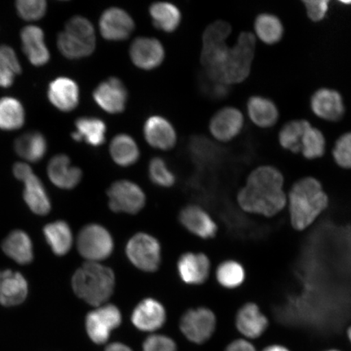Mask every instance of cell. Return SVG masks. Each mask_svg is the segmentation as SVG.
<instances>
[{"mask_svg":"<svg viewBox=\"0 0 351 351\" xmlns=\"http://www.w3.org/2000/svg\"><path fill=\"white\" fill-rule=\"evenodd\" d=\"M236 326L241 335L256 339L266 331L269 320L262 313L260 307L249 302L241 307L236 315Z\"/></svg>","mask_w":351,"mask_h":351,"instance_id":"cell-24","label":"cell"},{"mask_svg":"<svg viewBox=\"0 0 351 351\" xmlns=\"http://www.w3.org/2000/svg\"><path fill=\"white\" fill-rule=\"evenodd\" d=\"M306 8V14L314 22H319L326 19L328 11V0H313L302 2Z\"/></svg>","mask_w":351,"mask_h":351,"instance_id":"cell-46","label":"cell"},{"mask_svg":"<svg viewBox=\"0 0 351 351\" xmlns=\"http://www.w3.org/2000/svg\"><path fill=\"white\" fill-rule=\"evenodd\" d=\"M188 152L195 164L206 166L217 160L219 148L205 136L195 135L188 143Z\"/></svg>","mask_w":351,"mask_h":351,"instance_id":"cell-35","label":"cell"},{"mask_svg":"<svg viewBox=\"0 0 351 351\" xmlns=\"http://www.w3.org/2000/svg\"><path fill=\"white\" fill-rule=\"evenodd\" d=\"M131 62L139 69L151 71L160 67L165 59V49L159 39L152 37L136 38L129 50Z\"/></svg>","mask_w":351,"mask_h":351,"instance_id":"cell-13","label":"cell"},{"mask_svg":"<svg viewBox=\"0 0 351 351\" xmlns=\"http://www.w3.org/2000/svg\"><path fill=\"white\" fill-rule=\"evenodd\" d=\"M232 32L231 25L227 21L219 20L208 25L203 34V43L226 42Z\"/></svg>","mask_w":351,"mask_h":351,"instance_id":"cell-44","label":"cell"},{"mask_svg":"<svg viewBox=\"0 0 351 351\" xmlns=\"http://www.w3.org/2000/svg\"><path fill=\"white\" fill-rule=\"evenodd\" d=\"M283 186V175L278 169L269 165L258 167L249 175L247 184L239 193L240 208L247 213L276 216L287 203Z\"/></svg>","mask_w":351,"mask_h":351,"instance_id":"cell-1","label":"cell"},{"mask_svg":"<svg viewBox=\"0 0 351 351\" xmlns=\"http://www.w3.org/2000/svg\"><path fill=\"white\" fill-rule=\"evenodd\" d=\"M21 66L14 50L7 45L0 46V87L8 88L21 73Z\"/></svg>","mask_w":351,"mask_h":351,"instance_id":"cell-37","label":"cell"},{"mask_svg":"<svg viewBox=\"0 0 351 351\" xmlns=\"http://www.w3.org/2000/svg\"><path fill=\"white\" fill-rule=\"evenodd\" d=\"M99 29L105 40L122 42L134 32L135 22L128 12L119 7H110L100 16Z\"/></svg>","mask_w":351,"mask_h":351,"instance_id":"cell-11","label":"cell"},{"mask_svg":"<svg viewBox=\"0 0 351 351\" xmlns=\"http://www.w3.org/2000/svg\"><path fill=\"white\" fill-rule=\"evenodd\" d=\"M256 47V36L251 32H241L235 45L230 47L225 60L217 71L210 75L204 73L223 84H239L251 73Z\"/></svg>","mask_w":351,"mask_h":351,"instance_id":"cell-4","label":"cell"},{"mask_svg":"<svg viewBox=\"0 0 351 351\" xmlns=\"http://www.w3.org/2000/svg\"><path fill=\"white\" fill-rule=\"evenodd\" d=\"M57 47L65 58L77 60L94 53L96 48L95 29L90 20L74 16L65 25L57 38Z\"/></svg>","mask_w":351,"mask_h":351,"instance_id":"cell-5","label":"cell"},{"mask_svg":"<svg viewBox=\"0 0 351 351\" xmlns=\"http://www.w3.org/2000/svg\"><path fill=\"white\" fill-rule=\"evenodd\" d=\"M243 126V114L238 108L226 107L214 114L209 123V130L217 141L228 143L239 135Z\"/></svg>","mask_w":351,"mask_h":351,"instance_id":"cell-15","label":"cell"},{"mask_svg":"<svg viewBox=\"0 0 351 351\" xmlns=\"http://www.w3.org/2000/svg\"><path fill=\"white\" fill-rule=\"evenodd\" d=\"M17 12L25 21H38L47 12V2L44 0H19L16 3Z\"/></svg>","mask_w":351,"mask_h":351,"instance_id":"cell-41","label":"cell"},{"mask_svg":"<svg viewBox=\"0 0 351 351\" xmlns=\"http://www.w3.org/2000/svg\"><path fill=\"white\" fill-rule=\"evenodd\" d=\"M109 153L114 163L122 168L135 165L141 156L137 142L127 134H117L112 139Z\"/></svg>","mask_w":351,"mask_h":351,"instance_id":"cell-27","label":"cell"},{"mask_svg":"<svg viewBox=\"0 0 351 351\" xmlns=\"http://www.w3.org/2000/svg\"><path fill=\"white\" fill-rule=\"evenodd\" d=\"M96 104L108 114H120L125 112L128 103V90L119 77H111L100 82L93 91Z\"/></svg>","mask_w":351,"mask_h":351,"instance_id":"cell-12","label":"cell"},{"mask_svg":"<svg viewBox=\"0 0 351 351\" xmlns=\"http://www.w3.org/2000/svg\"><path fill=\"white\" fill-rule=\"evenodd\" d=\"M167 319L165 307L153 298H143L131 315L134 326L142 332H152L164 326Z\"/></svg>","mask_w":351,"mask_h":351,"instance_id":"cell-14","label":"cell"},{"mask_svg":"<svg viewBox=\"0 0 351 351\" xmlns=\"http://www.w3.org/2000/svg\"><path fill=\"white\" fill-rule=\"evenodd\" d=\"M342 3L351 4V1H341Z\"/></svg>","mask_w":351,"mask_h":351,"instance_id":"cell-51","label":"cell"},{"mask_svg":"<svg viewBox=\"0 0 351 351\" xmlns=\"http://www.w3.org/2000/svg\"><path fill=\"white\" fill-rule=\"evenodd\" d=\"M154 27L167 34L173 33L181 25L182 12L169 2H156L149 7Z\"/></svg>","mask_w":351,"mask_h":351,"instance_id":"cell-28","label":"cell"},{"mask_svg":"<svg viewBox=\"0 0 351 351\" xmlns=\"http://www.w3.org/2000/svg\"><path fill=\"white\" fill-rule=\"evenodd\" d=\"M226 351H256V350L249 341L239 339L232 341V343L228 346Z\"/></svg>","mask_w":351,"mask_h":351,"instance_id":"cell-47","label":"cell"},{"mask_svg":"<svg viewBox=\"0 0 351 351\" xmlns=\"http://www.w3.org/2000/svg\"><path fill=\"white\" fill-rule=\"evenodd\" d=\"M104 351H133L130 346L121 343V342H113L106 346Z\"/></svg>","mask_w":351,"mask_h":351,"instance_id":"cell-48","label":"cell"},{"mask_svg":"<svg viewBox=\"0 0 351 351\" xmlns=\"http://www.w3.org/2000/svg\"><path fill=\"white\" fill-rule=\"evenodd\" d=\"M333 159L342 169H351V132L340 136L332 150Z\"/></svg>","mask_w":351,"mask_h":351,"instance_id":"cell-42","label":"cell"},{"mask_svg":"<svg viewBox=\"0 0 351 351\" xmlns=\"http://www.w3.org/2000/svg\"><path fill=\"white\" fill-rule=\"evenodd\" d=\"M44 237L56 256H64L71 250L73 236L71 228L64 221L48 223L43 229Z\"/></svg>","mask_w":351,"mask_h":351,"instance_id":"cell-30","label":"cell"},{"mask_svg":"<svg viewBox=\"0 0 351 351\" xmlns=\"http://www.w3.org/2000/svg\"><path fill=\"white\" fill-rule=\"evenodd\" d=\"M121 323L122 314L119 307L108 302L89 311L86 317L85 328L88 337L95 344L103 345Z\"/></svg>","mask_w":351,"mask_h":351,"instance_id":"cell-9","label":"cell"},{"mask_svg":"<svg viewBox=\"0 0 351 351\" xmlns=\"http://www.w3.org/2000/svg\"><path fill=\"white\" fill-rule=\"evenodd\" d=\"M199 87L202 93L213 99H222L229 94V86L221 82L214 80L204 72L199 77Z\"/></svg>","mask_w":351,"mask_h":351,"instance_id":"cell-43","label":"cell"},{"mask_svg":"<svg viewBox=\"0 0 351 351\" xmlns=\"http://www.w3.org/2000/svg\"><path fill=\"white\" fill-rule=\"evenodd\" d=\"M179 221L191 234L203 239L216 236L218 226L207 210L199 206L191 204L183 208L179 213Z\"/></svg>","mask_w":351,"mask_h":351,"instance_id":"cell-17","label":"cell"},{"mask_svg":"<svg viewBox=\"0 0 351 351\" xmlns=\"http://www.w3.org/2000/svg\"><path fill=\"white\" fill-rule=\"evenodd\" d=\"M327 351H340V350H327Z\"/></svg>","mask_w":351,"mask_h":351,"instance_id":"cell-52","label":"cell"},{"mask_svg":"<svg viewBox=\"0 0 351 351\" xmlns=\"http://www.w3.org/2000/svg\"><path fill=\"white\" fill-rule=\"evenodd\" d=\"M326 151V140L322 131L313 126L306 130L302 138L301 152L306 159L315 160L322 157Z\"/></svg>","mask_w":351,"mask_h":351,"instance_id":"cell-39","label":"cell"},{"mask_svg":"<svg viewBox=\"0 0 351 351\" xmlns=\"http://www.w3.org/2000/svg\"><path fill=\"white\" fill-rule=\"evenodd\" d=\"M311 125L306 120H293L285 124L279 133V143L285 150L301 152L302 138Z\"/></svg>","mask_w":351,"mask_h":351,"instance_id":"cell-36","label":"cell"},{"mask_svg":"<svg viewBox=\"0 0 351 351\" xmlns=\"http://www.w3.org/2000/svg\"><path fill=\"white\" fill-rule=\"evenodd\" d=\"M250 119L261 128H271L279 119V110L273 100L254 95L247 104Z\"/></svg>","mask_w":351,"mask_h":351,"instance_id":"cell-29","label":"cell"},{"mask_svg":"<svg viewBox=\"0 0 351 351\" xmlns=\"http://www.w3.org/2000/svg\"><path fill=\"white\" fill-rule=\"evenodd\" d=\"M21 38L22 49L30 63L40 67L49 62L51 54L41 28L35 25L26 26L21 30Z\"/></svg>","mask_w":351,"mask_h":351,"instance_id":"cell-22","label":"cell"},{"mask_svg":"<svg viewBox=\"0 0 351 351\" xmlns=\"http://www.w3.org/2000/svg\"><path fill=\"white\" fill-rule=\"evenodd\" d=\"M2 248L4 253L12 260L21 265H27L34 258L32 239L26 232L15 230L3 240Z\"/></svg>","mask_w":351,"mask_h":351,"instance_id":"cell-31","label":"cell"},{"mask_svg":"<svg viewBox=\"0 0 351 351\" xmlns=\"http://www.w3.org/2000/svg\"><path fill=\"white\" fill-rule=\"evenodd\" d=\"M145 140L153 148L170 151L178 142L177 131L167 118L154 115L149 117L143 125Z\"/></svg>","mask_w":351,"mask_h":351,"instance_id":"cell-16","label":"cell"},{"mask_svg":"<svg viewBox=\"0 0 351 351\" xmlns=\"http://www.w3.org/2000/svg\"><path fill=\"white\" fill-rule=\"evenodd\" d=\"M143 351H177V344L168 336L153 335L143 342Z\"/></svg>","mask_w":351,"mask_h":351,"instance_id":"cell-45","label":"cell"},{"mask_svg":"<svg viewBox=\"0 0 351 351\" xmlns=\"http://www.w3.org/2000/svg\"><path fill=\"white\" fill-rule=\"evenodd\" d=\"M348 333L349 340L351 342V326L349 328Z\"/></svg>","mask_w":351,"mask_h":351,"instance_id":"cell-50","label":"cell"},{"mask_svg":"<svg viewBox=\"0 0 351 351\" xmlns=\"http://www.w3.org/2000/svg\"><path fill=\"white\" fill-rule=\"evenodd\" d=\"M47 98L60 111L73 112L80 102V89L73 79L59 77L48 86Z\"/></svg>","mask_w":351,"mask_h":351,"instance_id":"cell-19","label":"cell"},{"mask_svg":"<svg viewBox=\"0 0 351 351\" xmlns=\"http://www.w3.org/2000/svg\"><path fill=\"white\" fill-rule=\"evenodd\" d=\"M74 293L82 301L96 307L108 304L116 288V276L102 263L86 262L72 278Z\"/></svg>","mask_w":351,"mask_h":351,"instance_id":"cell-3","label":"cell"},{"mask_svg":"<svg viewBox=\"0 0 351 351\" xmlns=\"http://www.w3.org/2000/svg\"><path fill=\"white\" fill-rule=\"evenodd\" d=\"M47 175L56 187L62 190H73L80 184L82 171L72 165L71 160L64 154L55 156L47 165Z\"/></svg>","mask_w":351,"mask_h":351,"instance_id":"cell-21","label":"cell"},{"mask_svg":"<svg viewBox=\"0 0 351 351\" xmlns=\"http://www.w3.org/2000/svg\"><path fill=\"white\" fill-rule=\"evenodd\" d=\"M14 149L17 155L25 160L36 163L46 155L47 139L39 132H29L16 139Z\"/></svg>","mask_w":351,"mask_h":351,"instance_id":"cell-32","label":"cell"},{"mask_svg":"<svg viewBox=\"0 0 351 351\" xmlns=\"http://www.w3.org/2000/svg\"><path fill=\"white\" fill-rule=\"evenodd\" d=\"M216 276L218 283L223 288L235 289L244 282L245 271L240 263L226 261L218 266Z\"/></svg>","mask_w":351,"mask_h":351,"instance_id":"cell-38","label":"cell"},{"mask_svg":"<svg viewBox=\"0 0 351 351\" xmlns=\"http://www.w3.org/2000/svg\"><path fill=\"white\" fill-rule=\"evenodd\" d=\"M125 254L132 265L144 273H156L161 265V244L147 232H137L132 236L126 244Z\"/></svg>","mask_w":351,"mask_h":351,"instance_id":"cell-7","label":"cell"},{"mask_svg":"<svg viewBox=\"0 0 351 351\" xmlns=\"http://www.w3.org/2000/svg\"><path fill=\"white\" fill-rule=\"evenodd\" d=\"M25 109L19 99L12 97L0 99V130H19L25 124Z\"/></svg>","mask_w":351,"mask_h":351,"instance_id":"cell-34","label":"cell"},{"mask_svg":"<svg viewBox=\"0 0 351 351\" xmlns=\"http://www.w3.org/2000/svg\"><path fill=\"white\" fill-rule=\"evenodd\" d=\"M254 32L256 36L267 45L282 40L284 34V26L278 16L271 13H261L254 21Z\"/></svg>","mask_w":351,"mask_h":351,"instance_id":"cell-33","label":"cell"},{"mask_svg":"<svg viewBox=\"0 0 351 351\" xmlns=\"http://www.w3.org/2000/svg\"><path fill=\"white\" fill-rule=\"evenodd\" d=\"M311 108L315 116L327 121L337 122L343 118L346 107L339 91L322 88L311 99Z\"/></svg>","mask_w":351,"mask_h":351,"instance_id":"cell-18","label":"cell"},{"mask_svg":"<svg viewBox=\"0 0 351 351\" xmlns=\"http://www.w3.org/2000/svg\"><path fill=\"white\" fill-rule=\"evenodd\" d=\"M28 295V284L17 271H0V304L14 306L22 304Z\"/></svg>","mask_w":351,"mask_h":351,"instance_id":"cell-23","label":"cell"},{"mask_svg":"<svg viewBox=\"0 0 351 351\" xmlns=\"http://www.w3.org/2000/svg\"><path fill=\"white\" fill-rule=\"evenodd\" d=\"M108 207L115 213L136 215L147 203V196L137 183L130 180H118L107 191Z\"/></svg>","mask_w":351,"mask_h":351,"instance_id":"cell-8","label":"cell"},{"mask_svg":"<svg viewBox=\"0 0 351 351\" xmlns=\"http://www.w3.org/2000/svg\"><path fill=\"white\" fill-rule=\"evenodd\" d=\"M217 318L207 307L191 308L180 319V329L186 339L195 344L208 341L216 330Z\"/></svg>","mask_w":351,"mask_h":351,"instance_id":"cell-10","label":"cell"},{"mask_svg":"<svg viewBox=\"0 0 351 351\" xmlns=\"http://www.w3.org/2000/svg\"><path fill=\"white\" fill-rule=\"evenodd\" d=\"M77 249L86 262L102 263L112 256L115 243L106 227L92 223L82 227L76 241Z\"/></svg>","mask_w":351,"mask_h":351,"instance_id":"cell-6","label":"cell"},{"mask_svg":"<svg viewBox=\"0 0 351 351\" xmlns=\"http://www.w3.org/2000/svg\"><path fill=\"white\" fill-rule=\"evenodd\" d=\"M75 131L71 134L77 143L85 142L90 147H99L106 142L107 125L95 117H81L75 121Z\"/></svg>","mask_w":351,"mask_h":351,"instance_id":"cell-26","label":"cell"},{"mask_svg":"<svg viewBox=\"0 0 351 351\" xmlns=\"http://www.w3.org/2000/svg\"><path fill=\"white\" fill-rule=\"evenodd\" d=\"M148 176L151 182L159 187L170 188L176 183V176L161 157H154L149 162Z\"/></svg>","mask_w":351,"mask_h":351,"instance_id":"cell-40","label":"cell"},{"mask_svg":"<svg viewBox=\"0 0 351 351\" xmlns=\"http://www.w3.org/2000/svg\"><path fill=\"white\" fill-rule=\"evenodd\" d=\"M20 181L25 184L24 199L32 212L40 216L49 213L51 200L41 180L30 170Z\"/></svg>","mask_w":351,"mask_h":351,"instance_id":"cell-25","label":"cell"},{"mask_svg":"<svg viewBox=\"0 0 351 351\" xmlns=\"http://www.w3.org/2000/svg\"><path fill=\"white\" fill-rule=\"evenodd\" d=\"M177 270L184 283L190 285L204 284L210 274L209 258L204 253H184L178 258Z\"/></svg>","mask_w":351,"mask_h":351,"instance_id":"cell-20","label":"cell"},{"mask_svg":"<svg viewBox=\"0 0 351 351\" xmlns=\"http://www.w3.org/2000/svg\"><path fill=\"white\" fill-rule=\"evenodd\" d=\"M263 351H289L287 348H285L283 346L280 345H271L267 346Z\"/></svg>","mask_w":351,"mask_h":351,"instance_id":"cell-49","label":"cell"},{"mask_svg":"<svg viewBox=\"0 0 351 351\" xmlns=\"http://www.w3.org/2000/svg\"><path fill=\"white\" fill-rule=\"evenodd\" d=\"M288 203L291 225L302 231L313 223L327 208L328 197L318 180L307 177L293 184Z\"/></svg>","mask_w":351,"mask_h":351,"instance_id":"cell-2","label":"cell"}]
</instances>
